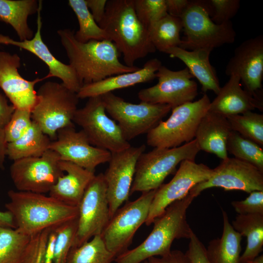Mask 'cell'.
Returning <instances> with one entry per match:
<instances>
[{
	"label": "cell",
	"mask_w": 263,
	"mask_h": 263,
	"mask_svg": "<svg viewBox=\"0 0 263 263\" xmlns=\"http://www.w3.org/2000/svg\"><path fill=\"white\" fill-rule=\"evenodd\" d=\"M57 33L66 51L69 64L83 85L140 69L121 63L119 59V52L110 40H92L82 43L75 39L74 30L62 29Z\"/></svg>",
	"instance_id": "cell-1"
},
{
	"label": "cell",
	"mask_w": 263,
	"mask_h": 263,
	"mask_svg": "<svg viewBox=\"0 0 263 263\" xmlns=\"http://www.w3.org/2000/svg\"><path fill=\"white\" fill-rule=\"evenodd\" d=\"M98 24L122 53L127 66H134L138 59L156 51L149 29L135 13L133 0H107L104 16Z\"/></svg>",
	"instance_id": "cell-2"
},
{
	"label": "cell",
	"mask_w": 263,
	"mask_h": 263,
	"mask_svg": "<svg viewBox=\"0 0 263 263\" xmlns=\"http://www.w3.org/2000/svg\"><path fill=\"white\" fill-rule=\"evenodd\" d=\"M10 201L5 207L12 215L16 228L31 236L52 228L78 216V207L67 205L42 193L8 192Z\"/></svg>",
	"instance_id": "cell-3"
},
{
	"label": "cell",
	"mask_w": 263,
	"mask_h": 263,
	"mask_svg": "<svg viewBox=\"0 0 263 263\" xmlns=\"http://www.w3.org/2000/svg\"><path fill=\"white\" fill-rule=\"evenodd\" d=\"M196 197L191 193L170 205L153 221L150 234L139 245L117 256L116 263H141L152 257H163L171 251L176 239H189L192 230L187 220V211Z\"/></svg>",
	"instance_id": "cell-4"
},
{
	"label": "cell",
	"mask_w": 263,
	"mask_h": 263,
	"mask_svg": "<svg viewBox=\"0 0 263 263\" xmlns=\"http://www.w3.org/2000/svg\"><path fill=\"white\" fill-rule=\"evenodd\" d=\"M79 99L77 93L62 83L47 81L37 92L31 110L32 121L54 140L59 130L74 125Z\"/></svg>",
	"instance_id": "cell-5"
},
{
	"label": "cell",
	"mask_w": 263,
	"mask_h": 263,
	"mask_svg": "<svg viewBox=\"0 0 263 263\" xmlns=\"http://www.w3.org/2000/svg\"><path fill=\"white\" fill-rule=\"evenodd\" d=\"M200 150L194 139L177 147L155 148L142 153L137 161L130 195L157 189L179 164L185 160H195Z\"/></svg>",
	"instance_id": "cell-6"
},
{
	"label": "cell",
	"mask_w": 263,
	"mask_h": 263,
	"mask_svg": "<svg viewBox=\"0 0 263 263\" xmlns=\"http://www.w3.org/2000/svg\"><path fill=\"white\" fill-rule=\"evenodd\" d=\"M210 102L205 94L198 100L172 108L169 117L161 120L147 134V144L154 148H172L193 140Z\"/></svg>",
	"instance_id": "cell-7"
},
{
	"label": "cell",
	"mask_w": 263,
	"mask_h": 263,
	"mask_svg": "<svg viewBox=\"0 0 263 263\" xmlns=\"http://www.w3.org/2000/svg\"><path fill=\"white\" fill-rule=\"evenodd\" d=\"M180 18L186 36L180 46L183 49L212 50L235 41L236 34L231 21L220 24L213 21L206 0H191Z\"/></svg>",
	"instance_id": "cell-8"
},
{
	"label": "cell",
	"mask_w": 263,
	"mask_h": 263,
	"mask_svg": "<svg viewBox=\"0 0 263 263\" xmlns=\"http://www.w3.org/2000/svg\"><path fill=\"white\" fill-rule=\"evenodd\" d=\"M101 97L107 113L116 122L128 142L142 134H147L171 110L167 104L128 102L113 92Z\"/></svg>",
	"instance_id": "cell-9"
},
{
	"label": "cell",
	"mask_w": 263,
	"mask_h": 263,
	"mask_svg": "<svg viewBox=\"0 0 263 263\" xmlns=\"http://www.w3.org/2000/svg\"><path fill=\"white\" fill-rule=\"evenodd\" d=\"M156 190L142 192L136 200L127 201L110 219L100 235L116 257L129 249L137 230L145 223Z\"/></svg>",
	"instance_id": "cell-10"
},
{
	"label": "cell",
	"mask_w": 263,
	"mask_h": 263,
	"mask_svg": "<svg viewBox=\"0 0 263 263\" xmlns=\"http://www.w3.org/2000/svg\"><path fill=\"white\" fill-rule=\"evenodd\" d=\"M73 123L81 127L93 146L111 153L131 146L117 124L107 115L101 96L89 98L84 106L76 111Z\"/></svg>",
	"instance_id": "cell-11"
},
{
	"label": "cell",
	"mask_w": 263,
	"mask_h": 263,
	"mask_svg": "<svg viewBox=\"0 0 263 263\" xmlns=\"http://www.w3.org/2000/svg\"><path fill=\"white\" fill-rule=\"evenodd\" d=\"M58 154L49 149L40 157L15 161L10 167V175L19 191L39 193L49 192L64 172Z\"/></svg>",
	"instance_id": "cell-12"
},
{
	"label": "cell",
	"mask_w": 263,
	"mask_h": 263,
	"mask_svg": "<svg viewBox=\"0 0 263 263\" xmlns=\"http://www.w3.org/2000/svg\"><path fill=\"white\" fill-rule=\"evenodd\" d=\"M78 209L77 230L73 247L79 246L94 236L100 235L110 219L103 173L95 175L90 182Z\"/></svg>",
	"instance_id": "cell-13"
},
{
	"label": "cell",
	"mask_w": 263,
	"mask_h": 263,
	"mask_svg": "<svg viewBox=\"0 0 263 263\" xmlns=\"http://www.w3.org/2000/svg\"><path fill=\"white\" fill-rule=\"evenodd\" d=\"M213 169L195 160H185L172 179L156 190L145 224L149 226L173 203L185 197L197 184L208 179Z\"/></svg>",
	"instance_id": "cell-14"
},
{
	"label": "cell",
	"mask_w": 263,
	"mask_h": 263,
	"mask_svg": "<svg viewBox=\"0 0 263 263\" xmlns=\"http://www.w3.org/2000/svg\"><path fill=\"white\" fill-rule=\"evenodd\" d=\"M158 82L155 85L139 91L141 101L167 104L171 109L191 102L198 94L196 82L187 68L172 71L162 65L156 74Z\"/></svg>",
	"instance_id": "cell-15"
},
{
	"label": "cell",
	"mask_w": 263,
	"mask_h": 263,
	"mask_svg": "<svg viewBox=\"0 0 263 263\" xmlns=\"http://www.w3.org/2000/svg\"><path fill=\"white\" fill-rule=\"evenodd\" d=\"M215 187L249 193L263 191V172L250 163L228 157L213 169L208 179L195 185L189 192L196 197L204 190Z\"/></svg>",
	"instance_id": "cell-16"
},
{
	"label": "cell",
	"mask_w": 263,
	"mask_h": 263,
	"mask_svg": "<svg viewBox=\"0 0 263 263\" xmlns=\"http://www.w3.org/2000/svg\"><path fill=\"white\" fill-rule=\"evenodd\" d=\"M145 149V145L131 146L124 150L111 153L108 167L103 173L110 218L128 201L137 161Z\"/></svg>",
	"instance_id": "cell-17"
},
{
	"label": "cell",
	"mask_w": 263,
	"mask_h": 263,
	"mask_svg": "<svg viewBox=\"0 0 263 263\" xmlns=\"http://www.w3.org/2000/svg\"><path fill=\"white\" fill-rule=\"evenodd\" d=\"M225 73L235 74L244 89L255 98L263 100V36L260 35L243 41L228 62Z\"/></svg>",
	"instance_id": "cell-18"
},
{
	"label": "cell",
	"mask_w": 263,
	"mask_h": 263,
	"mask_svg": "<svg viewBox=\"0 0 263 263\" xmlns=\"http://www.w3.org/2000/svg\"><path fill=\"white\" fill-rule=\"evenodd\" d=\"M49 149L57 153L60 160L94 172L98 165L108 162L111 156L109 151L92 145L81 130H75L74 125L59 130Z\"/></svg>",
	"instance_id": "cell-19"
},
{
	"label": "cell",
	"mask_w": 263,
	"mask_h": 263,
	"mask_svg": "<svg viewBox=\"0 0 263 263\" xmlns=\"http://www.w3.org/2000/svg\"><path fill=\"white\" fill-rule=\"evenodd\" d=\"M51 229L31 236L15 228L0 227V263H45Z\"/></svg>",
	"instance_id": "cell-20"
},
{
	"label": "cell",
	"mask_w": 263,
	"mask_h": 263,
	"mask_svg": "<svg viewBox=\"0 0 263 263\" xmlns=\"http://www.w3.org/2000/svg\"><path fill=\"white\" fill-rule=\"evenodd\" d=\"M42 1L40 0L37 12V30L33 38L24 41L15 40L7 36L0 34V44L11 45L26 50L38 57L48 67V74L45 78L55 77L62 81V83L69 90L77 93L83 83L79 78L74 68L56 59L43 42L41 37V11Z\"/></svg>",
	"instance_id": "cell-21"
},
{
	"label": "cell",
	"mask_w": 263,
	"mask_h": 263,
	"mask_svg": "<svg viewBox=\"0 0 263 263\" xmlns=\"http://www.w3.org/2000/svg\"><path fill=\"white\" fill-rule=\"evenodd\" d=\"M20 65L18 54L0 51V88L15 109L31 112L36 101L35 85L45 78L24 79L19 72Z\"/></svg>",
	"instance_id": "cell-22"
},
{
	"label": "cell",
	"mask_w": 263,
	"mask_h": 263,
	"mask_svg": "<svg viewBox=\"0 0 263 263\" xmlns=\"http://www.w3.org/2000/svg\"><path fill=\"white\" fill-rule=\"evenodd\" d=\"M161 66L158 59H150L136 71L112 75L97 82L84 84L77 93V96L79 99L101 96L117 89L151 81L156 78V72Z\"/></svg>",
	"instance_id": "cell-23"
},
{
	"label": "cell",
	"mask_w": 263,
	"mask_h": 263,
	"mask_svg": "<svg viewBox=\"0 0 263 263\" xmlns=\"http://www.w3.org/2000/svg\"><path fill=\"white\" fill-rule=\"evenodd\" d=\"M210 102L208 111L225 116L242 114L255 109L263 111V100L253 97L242 87L240 77L230 75Z\"/></svg>",
	"instance_id": "cell-24"
},
{
	"label": "cell",
	"mask_w": 263,
	"mask_h": 263,
	"mask_svg": "<svg viewBox=\"0 0 263 263\" xmlns=\"http://www.w3.org/2000/svg\"><path fill=\"white\" fill-rule=\"evenodd\" d=\"M59 165L64 173L51 189L49 196L67 205L78 207L94 172L68 161L60 160Z\"/></svg>",
	"instance_id": "cell-25"
},
{
	"label": "cell",
	"mask_w": 263,
	"mask_h": 263,
	"mask_svg": "<svg viewBox=\"0 0 263 263\" xmlns=\"http://www.w3.org/2000/svg\"><path fill=\"white\" fill-rule=\"evenodd\" d=\"M232 131L226 116L208 111L198 125L194 139L200 150L224 160L228 157L226 144Z\"/></svg>",
	"instance_id": "cell-26"
},
{
	"label": "cell",
	"mask_w": 263,
	"mask_h": 263,
	"mask_svg": "<svg viewBox=\"0 0 263 263\" xmlns=\"http://www.w3.org/2000/svg\"><path fill=\"white\" fill-rule=\"evenodd\" d=\"M211 51L205 49L188 50L175 47L167 50L165 53L179 59L185 64L193 77L199 82L203 93L212 91L217 94L221 87L216 70L209 61Z\"/></svg>",
	"instance_id": "cell-27"
},
{
	"label": "cell",
	"mask_w": 263,
	"mask_h": 263,
	"mask_svg": "<svg viewBox=\"0 0 263 263\" xmlns=\"http://www.w3.org/2000/svg\"><path fill=\"white\" fill-rule=\"evenodd\" d=\"M223 231L220 238L211 240L206 248L211 263H239L242 236L230 223L227 214L222 209Z\"/></svg>",
	"instance_id": "cell-28"
},
{
	"label": "cell",
	"mask_w": 263,
	"mask_h": 263,
	"mask_svg": "<svg viewBox=\"0 0 263 263\" xmlns=\"http://www.w3.org/2000/svg\"><path fill=\"white\" fill-rule=\"evenodd\" d=\"M40 0H0V20L9 24L16 31L19 41L29 40L34 33L28 18L37 13Z\"/></svg>",
	"instance_id": "cell-29"
},
{
	"label": "cell",
	"mask_w": 263,
	"mask_h": 263,
	"mask_svg": "<svg viewBox=\"0 0 263 263\" xmlns=\"http://www.w3.org/2000/svg\"><path fill=\"white\" fill-rule=\"evenodd\" d=\"M233 228L247 239L239 263H246L259 255L263 247V214L239 215L232 222Z\"/></svg>",
	"instance_id": "cell-30"
},
{
	"label": "cell",
	"mask_w": 263,
	"mask_h": 263,
	"mask_svg": "<svg viewBox=\"0 0 263 263\" xmlns=\"http://www.w3.org/2000/svg\"><path fill=\"white\" fill-rule=\"evenodd\" d=\"M50 137L33 121L29 129L17 140L8 143L6 156L13 160L40 157L49 149Z\"/></svg>",
	"instance_id": "cell-31"
},
{
	"label": "cell",
	"mask_w": 263,
	"mask_h": 263,
	"mask_svg": "<svg viewBox=\"0 0 263 263\" xmlns=\"http://www.w3.org/2000/svg\"><path fill=\"white\" fill-rule=\"evenodd\" d=\"M183 29L181 18L167 14L149 29L151 41L157 50L165 53L167 50L180 47Z\"/></svg>",
	"instance_id": "cell-32"
},
{
	"label": "cell",
	"mask_w": 263,
	"mask_h": 263,
	"mask_svg": "<svg viewBox=\"0 0 263 263\" xmlns=\"http://www.w3.org/2000/svg\"><path fill=\"white\" fill-rule=\"evenodd\" d=\"M116 256L107 248L100 235L78 247H73L65 263H111Z\"/></svg>",
	"instance_id": "cell-33"
},
{
	"label": "cell",
	"mask_w": 263,
	"mask_h": 263,
	"mask_svg": "<svg viewBox=\"0 0 263 263\" xmlns=\"http://www.w3.org/2000/svg\"><path fill=\"white\" fill-rule=\"evenodd\" d=\"M68 4L76 16L79 29L74 33L75 39L82 43L90 40H110L106 32L96 22L86 0H69Z\"/></svg>",
	"instance_id": "cell-34"
},
{
	"label": "cell",
	"mask_w": 263,
	"mask_h": 263,
	"mask_svg": "<svg viewBox=\"0 0 263 263\" xmlns=\"http://www.w3.org/2000/svg\"><path fill=\"white\" fill-rule=\"evenodd\" d=\"M226 149L235 158L253 165L263 172V149L258 144L232 131Z\"/></svg>",
	"instance_id": "cell-35"
},
{
	"label": "cell",
	"mask_w": 263,
	"mask_h": 263,
	"mask_svg": "<svg viewBox=\"0 0 263 263\" xmlns=\"http://www.w3.org/2000/svg\"><path fill=\"white\" fill-rule=\"evenodd\" d=\"M233 131L263 147V115L248 111L226 116Z\"/></svg>",
	"instance_id": "cell-36"
},
{
	"label": "cell",
	"mask_w": 263,
	"mask_h": 263,
	"mask_svg": "<svg viewBox=\"0 0 263 263\" xmlns=\"http://www.w3.org/2000/svg\"><path fill=\"white\" fill-rule=\"evenodd\" d=\"M78 226V216L54 227L56 233L53 263H65L73 246Z\"/></svg>",
	"instance_id": "cell-37"
},
{
	"label": "cell",
	"mask_w": 263,
	"mask_h": 263,
	"mask_svg": "<svg viewBox=\"0 0 263 263\" xmlns=\"http://www.w3.org/2000/svg\"><path fill=\"white\" fill-rule=\"evenodd\" d=\"M135 13L148 29L168 14L165 0H133Z\"/></svg>",
	"instance_id": "cell-38"
},
{
	"label": "cell",
	"mask_w": 263,
	"mask_h": 263,
	"mask_svg": "<svg viewBox=\"0 0 263 263\" xmlns=\"http://www.w3.org/2000/svg\"><path fill=\"white\" fill-rule=\"evenodd\" d=\"M32 122L30 111L16 109L9 122L3 128L7 143L20 137L29 129Z\"/></svg>",
	"instance_id": "cell-39"
},
{
	"label": "cell",
	"mask_w": 263,
	"mask_h": 263,
	"mask_svg": "<svg viewBox=\"0 0 263 263\" xmlns=\"http://www.w3.org/2000/svg\"><path fill=\"white\" fill-rule=\"evenodd\" d=\"M213 21L222 24L230 21L237 13L240 5L239 0H206Z\"/></svg>",
	"instance_id": "cell-40"
},
{
	"label": "cell",
	"mask_w": 263,
	"mask_h": 263,
	"mask_svg": "<svg viewBox=\"0 0 263 263\" xmlns=\"http://www.w3.org/2000/svg\"><path fill=\"white\" fill-rule=\"evenodd\" d=\"M249 194L244 200L232 201V207L239 215L263 214V190Z\"/></svg>",
	"instance_id": "cell-41"
},
{
	"label": "cell",
	"mask_w": 263,
	"mask_h": 263,
	"mask_svg": "<svg viewBox=\"0 0 263 263\" xmlns=\"http://www.w3.org/2000/svg\"><path fill=\"white\" fill-rule=\"evenodd\" d=\"M188 249L185 253L190 263H211L206 252V248L192 231L189 239Z\"/></svg>",
	"instance_id": "cell-42"
},
{
	"label": "cell",
	"mask_w": 263,
	"mask_h": 263,
	"mask_svg": "<svg viewBox=\"0 0 263 263\" xmlns=\"http://www.w3.org/2000/svg\"><path fill=\"white\" fill-rule=\"evenodd\" d=\"M149 260L151 263H190L185 253L179 250H171L163 257H152Z\"/></svg>",
	"instance_id": "cell-43"
},
{
	"label": "cell",
	"mask_w": 263,
	"mask_h": 263,
	"mask_svg": "<svg viewBox=\"0 0 263 263\" xmlns=\"http://www.w3.org/2000/svg\"><path fill=\"white\" fill-rule=\"evenodd\" d=\"M15 109L8 104L5 94L0 93V127L3 129L8 123Z\"/></svg>",
	"instance_id": "cell-44"
},
{
	"label": "cell",
	"mask_w": 263,
	"mask_h": 263,
	"mask_svg": "<svg viewBox=\"0 0 263 263\" xmlns=\"http://www.w3.org/2000/svg\"><path fill=\"white\" fill-rule=\"evenodd\" d=\"M87 7L96 22L98 24L103 19L106 10L107 0H86Z\"/></svg>",
	"instance_id": "cell-45"
},
{
	"label": "cell",
	"mask_w": 263,
	"mask_h": 263,
	"mask_svg": "<svg viewBox=\"0 0 263 263\" xmlns=\"http://www.w3.org/2000/svg\"><path fill=\"white\" fill-rule=\"evenodd\" d=\"M168 14L181 18L188 6L190 0H165Z\"/></svg>",
	"instance_id": "cell-46"
},
{
	"label": "cell",
	"mask_w": 263,
	"mask_h": 263,
	"mask_svg": "<svg viewBox=\"0 0 263 263\" xmlns=\"http://www.w3.org/2000/svg\"><path fill=\"white\" fill-rule=\"evenodd\" d=\"M56 233L52 228L48 236L46 247L45 263H53L55 250Z\"/></svg>",
	"instance_id": "cell-47"
},
{
	"label": "cell",
	"mask_w": 263,
	"mask_h": 263,
	"mask_svg": "<svg viewBox=\"0 0 263 263\" xmlns=\"http://www.w3.org/2000/svg\"><path fill=\"white\" fill-rule=\"evenodd\" d=\"M7 142L6 141L4 130L0 127V171L3 167L5 156Z\"/></svg>",
	"instance_id": "cell-48"
},
{
	"label": "cell",
	"mask_w": 263,
	"mask_h": 263,
	"mask_svg": "<svg viewBox=\"0 0 263 263\" xmlns=\"http://www.w3.org/2000/svg\"><path fill=\"white\" fill-rule=\"evenodd\" d=\"M0 227L16 228L13 217L8 211H0Z\"/></svg>",
	"instance_id": "cell-49"
},
{
	"label": "cell",
	"mask_w": 263,
	"mask_h": 263,
	"mask_svg": "<svg viewBox=\"0 0 263 263\" xmlns=\"http://www.w3.org/2000/svg\"><path fill=\"white\" fill-rule=\"evenodd\" d=\"M246 263H263V255H258L254 259Z\"/></svg>",
	"instance_id": "cell-50"
},
{
	"label": "cell",
	"mask_w": 263,
	"mask_h": 263,
	"mask_svg": "<svg viewBox=\"0 0 263 263\" xmlns=\"http://www.w3.org/2000/svg\"><path fill=\"white\" fill-rule=\"evenodd\" d=\"M141 263H150L149 260H146Z\"/></svg>",
	"instance_id": "cell-51"
}]
</instances>
